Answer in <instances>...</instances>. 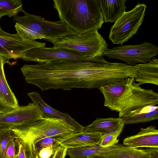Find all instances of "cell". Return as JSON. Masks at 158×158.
Masks as SVG:
<instances>
[{
  "instance_id": "6da1fadb",
  "label": "cell",
  "mask_w": 158,
  "mask_h": 158,
  "mask_svg": "<svg viewBox=\"0 0 158 158\" xmlns=\"http://www.w3.org/2000/svg\"><path fill=\"white\" fill-rule=\"evenodd\" d=\"M21 70L27 83L43 91L98 89L106 85L109 74L105 64L88 61L53 60L24 64Z\"/></svg>"
},
{
  "instance_id": "7a4b0ae2",
  "label": "cell",
  "mask_w": 158,
  "mask_h": 158,
  "mask_svg": "<svg viewBox=\"0 0 158 158\" xmlns=\"http://www.w3.org/2000/svg\"><path fill=\"white\" fill-rule=\"evenodd\" d=\"M140 86L134 78L127 77L98 89L104 98V106L118 112L122 118L146 106L158 104V93Z\"/></svg>"
},
{
  "instance_id": "3957f363",
  "label": "cell",
  "mask_w": 158,
  "mask_h": 158,
  "mask_svg": "<svg viewBox=\"0 0 158 158\" xmlns=\"http://www.w3.org/2000/svg\"><path fill=\"white\" fill-rule=\"evenodd\" d=\"M60 20L77 33L98 30L104 23L97 0H53Z\"/></svg>"
},
{
  "instance_id": "277c9868",
  "label": "cell",
  "mask_w": 158,
  "mask_h": 158,
  "mask_svg": "<svg viewBox=\"0 0 158 158\" xmlns=\"http://www.w3.org/2000/svg\"><path fill=\"white\" fill-rule=\"evenodd\" d=\"M53 47L70 51L82 56L94 59L103 57L108 44L98 30L69 35L52 42Z\"/></svg>"
},
{
  "instance_id": "5b68a950",
  "label": "cell",
  "mask_w": 158,
  "mask_h": 158,
  "mask_svg": "<svg viewBox=\"0 0 158 158\" xmlns=\"http://www.w3.org/2000/svg\"><path fill=\"white\" fill-rule=\"evenodd\" d=\"M11 129L15 135L25 142L30 148L42 139L75 132L74 129L64 121L45 117L28 124Z\"/></svg>"
},
{
  "instance_id": "8992f818",
  "label": "cell",
  "mask_w": 158,
  "mask_h": 158,
  "mask_svg": "<svg viewBox=\"0 0 158 158\" xmlns=\"http://www.w3.org/2000/svg\"><path fill=\"white\" fill-rule=\"evenodd\" d=\"M23 16H16L13 21L44 37V39L51 43L65 36L77 34L65 23L60 20L51 21L40 16L31 14L25 11Z\"/></svg>"
},
{
  "instance_id": "52a82bcc",
  "label": "cell",
  "mask_w": 158,
  "mask_h": 158,
  "mask_svg": "<svg viewBox=\"0 0 158 158\" xmlns=\"http://www.w3.org/2000/svg\"><path fill=\"white\" fill-rule=\"evenodd\" d=\"M146 7L145 4L139 3L114 22L109 36L113 44H122L137 33L143 21Z\"/></svg>"
},
{
  "instance_id": "ba28073f",
  "label": "cell",
  "mask_w": 158,
  "mask_h": 158,
  "mask_svg": "<svg viewBox=\"0 0 158 158\" xmlns=\"http://www.w3.org/2000/svg\"><path fill=\"white\" fill-rule=\"evenodd\" d=\"M158 54V48L155 45L144 41L139 45H121L108 49L103 53L109 59L122 60L131 66L137 63H146Z\"/></svg>"
},
{
  "instance_id": "9c48e42d",
  "label": "cell",
  "mask_w": 158,
  "mask_h": 158,
  "mask_svg": "<svg viewBox=\"0 0 158 158\" xmlns=\"http://www.w3.org/2000/svg\"><path fill=\"white\" fill-rule=\"evenodd\" d=\"M27 61H34L40 64L53 60L88 61L106 63L102 57L98 59L85 57L70 51L63 49L42 47L32 49L24 52L21 58Z\"/></svg>"
},
{
  "instance_id": "30bf717a",
  "label": "cell",
  "mask_w": 158,
  "mask_h": 158,
  "mask_svg": "<svg viewBox=\"0 0 158 158\" xmlns=\"http://www.w3.org/2000/svg\"><path fill=\"white\" fill-rule=\"evenodd\" d=\"M45 45V43L35 40H24L17 33L11 34L0 30V56L6 60L20 58L26 51Z\"/></svg>"
},
{
  "instance_id": "8fae6325",
  "label": "cell",
  "mask_w": 158,
  "mask_h": 158,
  "mask_svg": "<svg viewBox=\"0 0 158 158\" xmlns=\"http://www.w3.org/2000/svg\"><path fill=\"white\" fill-rule=\"evenodd\" d=\"M42 111L33 102L20 106L6 113L0 114V128L20 127L44 117Z\"/></svg>"
},
{
  "instance_id": "7c38bea8",
  "label": "cell",
  "mask_w": 158,
  "mask_h": 158,
  "mask_svg": "<svg viewBox=\"0 0 158 158\" xmlns=\"http://www.w3.org/2000/svg\"><path fill=\"white\" fill-rule=\"evenodd\" d=\"M102 135L99 133L83 131L59 135L57 139L60 145L68 149L98 144Z\"/></svg>"
},
{
  "instance_id": "4fadbf2b",
  "label": "cell",
  "mask_w": 158,
  "mask_h": 158,
  "mask_svg": "<svg viewBox=\"0 0 158 158\" xmlns=\"http://www.w3.org/2000/svg\"><path fill=\"white\" fill-rule=\"evenodd\" d=\"M32 102L37 106L46 118H55L61 120L73 127L75 132L84 131V127L79 124L68 114L62 113L53 109L46 104L39 94L35 91L27 94Z\"/></svg>"
},
{
  "instance_id": "5bb4252c",
  "label": "cell",
  "mask_w": 158,
  "mask_h": 158,
  "mask_svg": "<svg viewBox=\"0 0 158 158\" xmlns=\"http://www.w3.org/2000/svg\"><path fill=\"white\" fill-rule=\"evenodd\" d=\"M123 144L133 148H158V130L153 125L141 128L137 134L125 138Z\"/></svg>"
},
{
  "instance_id": "9a60e30c",
  "label": "cell",
  "mask_w": 158,
  "mask_h": 158,
  "mask_svg": "<svg viewBox=\"0 0 158 158\" xmlns=\"http://www.w3.org/2000/svg\"><path fill=\"white\" fill-rule=\"evenodd\" d=\"M7 62V60L0 56V114L8 112L19 106L5 77L4 66Z\"/></svg>"
},
{
  "instance_id": "2e32d148",
  "label": "cell",
  "mask_w": 158,
  "mask_h": 158,
  "mask_svg": "<svg viewBox=\"0 0 158 158\" xmlns=\"http://www.w3.org/2000/svg\"><path fill=\"white\" fill-rule=\"evenodd\" d=\"M104 22H115L125 12L127 0H97Z\"/></svg>"
},
{
  "instance_id": "e0dca14e",
  "label": "cell",
  "mask_w": 158,
  "mask_h": 158,
  "mask_svg": "<svg viewBox=\"0 0 158 158\" xmlns=\"http://www.w3.org/2000/svg\"><path fill=\"white\" fill-rule=\"evenodd\" d=\"M138 68L135 81L140 85L149 83L158 85V60L154 58L146 63L136 64Z\"/></svg>"
},
{
  "instance_id": "ac0fdd59",
  "label": "cell",
  "mask_w": 158,
  "mask_h": 158,
  "mask_svg": "<svg viewBox=\"0 0 158 158\" xmlns=\"http://www.w3.org/2000/svg\"><path fill=\"white\" fill-rule=\"evenodd\" d=\"M123 145L118 144L112 146L104 147L99 144L78 148H69L67 150V154L70 158H86L89 156H102L108 152L118 149Z\"/></svg>"
},
{
  "instance_id": "d6986e66",
  "label": "cell",
  "mask_w": 158,
  "mask_h": 158,
  "mask_svg": "<svg viewBox=\"0 0 158 158\" xmlns=\"http://www.w3.org/2000/svg\"><path fill=\"white\" fill-rule=\"evenodd\" d=\"M125 124L145 123L157 120V106H146L122 118Z\"/></svg>"
},
{
  "instance_id": "ffe728a7",
  "label": "cell",
  "mask_w": 158,
  "mask_h": 158,
  "mask_svg": "<svg viewBox=\"0 0 158 158\" xmlns=\"http://www.w3.org/2000/svg\"><path fill=\"white\" fill-rule=\"evenodd\" d=\"M123 123H124L122 118H97L91 124L84 127V131L103 135L116 130Z\"/></svg>"
},
{
  "instance_id": "44dd1931",
  "label": "cell",
  "mask_w": 158,
  "mask_h": 158,
  "mask_svg": "<svg viewBox=\"0 0 158 158\" xmlns=\"http://www.w3.org/2000/svg\"><path fill=\"white\" fill-rule=\"evenodd\" d=\"M105 158H150L147 150L123 145L120 148L110 151L102 156Z\"/></svg>"
},
{
  "instance_id": "7402d4cb",
  "label": "cell",
  "mask_w": 158,
  "mask_h": 158,
  "mask_svg": "<svg viewBox=\"0 0 158 158\" xmlns=\"http://www.w3.org/2000/svg\"><path fill=\"white\" fill-rule=\"evenodd\" d=\"M20 0H0V16L15 17L20 12L24 11Z\"/></svg>"
},
{
  "instance_id": "603a6c76",
  "label": "cell",
  "mask_w": 158,
  "mask_h": 158,
  "mask_svg": "<svg viewBox=\"0 0 158 158\" xmlns=\"http://www.w3.org/2000/svg\"><path fill=\"white\" fill-rule=\"evenodd\" d=\"M125 125L123 123L116 130L102 135L99 145L102 147H107L118 144L119 140L118 138L122 132Z\"/></svg>"
},
{
  "instance_id": "cb8c5ba5",
  "label": "cell",
  "mask_w": 158,
  "mask_h": 158,
  "mask_svg": "<svg viewBox=\"0 0 158 158\" xmlns=\"http://www.w3.org/2000/svg\"><path fill=\"white\" fill-rule=\"evenodd\" d=\"M15 27L17 34L23 40H35L44 39L43 36L28 28L15 23Z\"/></svg>"
},
{
  "instance_id": "d4e9b609",
  "label": "cell",
  "mask_w": 158,
  "mask_h": 158,
  "mask_svg": "<svg viewBox=\"0 0 158 158\" xmlns=\"http://www.w3.org/2000/svg\"><path fill=\"white\" fill-rule=\"evenodd\" d=\"M58 135L46 137L35 143L30 148L32 158H36L39 152L42 148L58 143L57 139Z\"/></svg>"
},
{
  "instance_id": "484cf974",
  "label": "cell",
  "mask_w": 158,
  "mask_h": 158,
  "mask_svg": "<svg viewBox=\"0 0 158 158\" xmlns=\"http://www.w3.org/2000/svg\"><path fill=\"white\" fill-rule=\"evenodd\" d=\"M15 141L18 153L15 158H32L30 147L27 143L15 135Z\"/></svg>"
},
{
  "instance_id": "4316f807",
  "label": "cell",
  "mask_w": 158,
  "mask_h": 158,
  "mask_svg": "<svg viewBox=\"0 0 158 158\" xmlns=\"http://www.w3.org/2000/svg\"><path fill=\"white\" fill-rule=\"evenodd\" d=\"M11 132L10 128H0V158H4L8 140Z\"/></svg>"
},
{
  "instance_id": "83f0119b",
  "label": "cell",
  "mask_w": 158,
  "mask_h": 158,
  "mask_svg": "<svg viewBox=\"0 0 158 158\" xmlns=\"http://www.w3.org/2000/svg\"><path fill=\"white\" fill-rule=\"evenodd\" d=\"M16 147L15 135L12 131L8 140L4 158H15L18 153Z\"/></svg>"
},
{
  "instance_id": "f1b7e54d",
  "label": "cell",
  "mask_w": 158,
  "mask_h": 158,
  "mask_svg": "<svg viewBox=\"0 0 158 158\" xmlns=\"http://www.w3.org/2000/svg\"><path fill=\"white\" fill-rule=\"evenodd\" d=\"M58 143L42 148L39 152L36 158H49L56 152L59 146Z\"/></svg>"
},
{
  "instance_id": "f546056e",
  "label": "cell",
  "mask_w": 158,
  "mask_h": 158,
  "mask_svg": "<svg viewBox=\"0 0 158 158\" xmlns=\"http://www.w3.org/2000/svg\"><path fill=\"white\" fill-rule=\"evenodd\" d=\"M67 150L66 148L60 145L56 152L54 158H65L67 154Z\"/></svg>"
},
{
  "instance_id": "4dcf8cb0",
  "label": "cell",
  "mask_w": 158,
  "mask_h": 158,
  "mask_svg": "<svg viewBox=\"0 0 158 158\" xmlns=\"http://www.w3.org/2000/svg\"><path fill=\"white\" fill-rule=\"evenodd\" d=\"M146 149L149 154L150 158H158V148H149Z\"/></svg>"
},
{
  "instance_id": "1f68e13d",
  "label": "cell",
  "mask_w": 158,
  "mask_h": 158,
  "mask_svg": "<svg viewBox=\"0 0 158 158\" xmlns=\"http://www.w3.org/2000/svg\"><path fill=\"white\" fill-rule=\"evenodd\" d=\"M86 158H105L103 156H89Z\"/></svg>"
},
{
  "instance_id": "d6a6232c",
  "label": "cell",
  "mask_w": 158,
  "mask_h": 158,
  "mask_svg": "<svg viewBox=\"0 0 158 158\" xmlns=\"http://www.w3.org/2000/svg\"><path fill=\"white\" fill-rule=\"evenodd\" d=\"M56 151V152H55L53 154H52L49 158H54Z\"/></svg>"
},
{
  "instance_id": "836d02e7",
  "label": "cell",
  "mask_w": 158,
  "mask_h": 158,
  "mask_svg": "<svg viewBox=\"0 0 158 158\" xmlns=\"http://www.w3.org/2000/svg\"><path fill=\"white\" fill-rule=\"evenodd\" d=\"M1 16H0V19L1 18ZM1 27H0V30L1 29Z\"/></svg>"
},
{
  "instance_id": "e575fe53",
  "label": "cell",
  "mask_w": 158,
  "mask_h": 158,
  "mask_svg": "<svg viewBox=\"0 0 158 158\" xmlns=\"http://www.w3.org/2000/svg\"></svg>"
}]
</instances>
